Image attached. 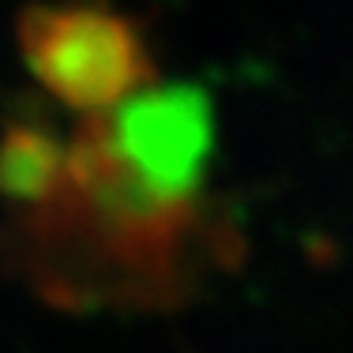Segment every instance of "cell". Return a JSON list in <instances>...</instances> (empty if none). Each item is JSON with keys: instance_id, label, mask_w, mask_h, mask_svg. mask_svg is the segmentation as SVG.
<instances>
[{"instance_id": "1", "label": "cell", "mask_w": 353, "mask_h": 353, "mask_svg": "<svg viewBox=\"0 0 353 353\" xmlns=\"http://www.w3.org/2000/svg\"><path fill=\"white\" fill-rule=\"evenodd\" d=\"M214 121L203 90L165 87L79 117L53 173L0 203L15 271L61 308H170L230 259L211 192Z\"/></svg>"}, {"instance_id": "2", "label": "cell", "mask_w": 353, "mask_h": 353, "mask_svg": "<svg viewBox=\"0 0 353 353\" xmlns=\"http://www.w3.org/2000/svg\"><path fill=\"white\" fill-rule=\"evenodd\" d=\"M15 49L30 79L79 117L162 83L147 23L113 0H34L15 19Z\"/></svg>"}]
</instances>
